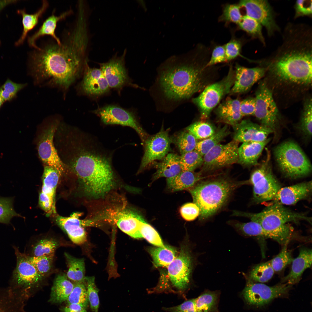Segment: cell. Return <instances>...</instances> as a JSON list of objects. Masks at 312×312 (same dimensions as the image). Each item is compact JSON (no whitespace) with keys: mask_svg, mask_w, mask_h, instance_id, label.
<instances>
[{"mask_svg":"<svg viewBox=\"0 0 312 312\" xmlns=\"http://www.w3.org/2000/svg\"><path fill=\"white\" fill-rule=\"evenodd\" d=\"M248 280L242 294L248 304L256 307L263 306L275 298L286 295L291 287L286 283L269 286Z\"/></svg>","mask_w":312,"mask_h":312,"instance_id":"5bb4252c","label":"cell"},{"mask_svg":"<svg viewBox=\"0 0 312 312\" xmlns=\"http://www.w3.org/2000/svg\"><path fill=\"white\" fill-rule=\"evenodd\" d=\"M74 286V284L66 275H58L54 281L49 301L53 303L60 304L66 301Z\"/></svg>","mask_w":312,"mask_h":312,"instance_id":"d6a6232c","label":"cell"},{"mask_svg":"<svg viewBox=\"0 0 312 312\" xmlns=\"http://www.w3.org/2000/svg\"><path fill=\"white\" fill-rule=\"evenodd\" d=\"M76 88L79 94L95 97L106 94L110 90L100 69L90 67L88 62L84 68L83 79Z\"/></svg>","mask_w":312,"mask_h":312,"instance_id":"ffe728a7","label":"cell"},{"mask_svg":"<svg viewBox=\"0 0 312 312\" xmlns=\"http://www.w3.org/2000/svg\"><path fill=\"white\" fill-rule=\"evenodd\" d=\"M311 191V181L281 187L273 201L283 205H293L307 198Z\"/></svg>","mask_w":312,"mask_h":312,"instance_id":"484cf974","label":"cell"},{"mask_svg":"<svg viewBox=\"0 0 312 312\" xmlns=\"http://www.w3.org/2000/svg\"><path fill=\"white\" fill-rule=\"evenodd\" d=\"M88 29L76 21L60 44L50 42L34 49L28 66L35 85L57 88L65 97L88 62Z\"/></svg>","mask_w":312,"mask_h":312,"instance_id":"6da1fadb","label":"cell"},{"mask_svg":"<svg viewBox=\"0 0 312 312\" xmlns=\"http://www.w3.org/2000/svg\"><path fill=\"white\" fill-rule=\"evenodd\" d=\"M228 223L239 233L242 235L269 238L276 240V238L274 235L255 222L251 221L247 222H242L237 220H231Z\"/></svg>","mask_w":312,"mask_h":312,"instance_id":"e575fe53","label":"cell"},{"mask_svg":"<svg viewBox=\"0 0 312 312\" xmlns=\"http://www.w3.org/2000/svg\"><path fill=\"white\" fill-rule=\"evenodd\" d=\"M235 69V80L230 92L233 94H242L249 90L263 76L267 70L263 67L248 68L237 64Z\"/></svg>","mask_w":312,"mask_h":312,"instance_id":"603a6c76","label":"cell"},{"mask_svg":"<svg viewBox=\"0 0 312 312\" xmlns=\"http://www.w3.org/2000/svg\"><path fill=\"white\" fill-rule=\"evenodd\" d=\"M273 76L280 82L296 85H311L312 58L263 61Z\"/></svg>","mask_w":312,"mask_h":312,"instance_id":"8992f818","label":"cell"},{"mask_svg":"<svg viewBox=\"0 0 312 312\" xmlns=\"http://www.w3.org/2000/svg\"><path fill=\"white\" fill-rule=\"evenodd\" d=\"M235 80V70L231 66L224 78L207 86L198 96L193 99L199 109L202 119L207 118L213 109L230 93Z\"/></svg>","mask_w":312,"mask_h":312,"instance_id":"ba28073f","label":"cell"},{"mask_svg":"<svg viewBox=\"0 0 312 312\" xmlns=\"http://www.w3.org/2000/svg\"><path fill=\"white\" fill-rule=\"evenodd\" d=\"M49 5V3L47 1L43 0L40 9L35 13L31 14L27 13L25 9L18 10V14L21 15L22 17L23 29L21 37L15 43L16 45H20L23 43L28 33L38 24L39 18L45 12Z\"/></svg>","mask_w":312,"mask_h":312,"instance_id":"836d02e7","label":"cell"},{"mask_svg":"<svg viewBox=\"0 0 312 312\" xmlns=\"http://www.w3.org/2000/svg\"><path fill=\"white\" fill-rule=\"evenodd\" d=\"M238 4L244 9L245 15L255 19L265 27L269 36L281 31L275 20L274 12L268 1L242 0Z\"/></svg>","mask_w":312,"mask_h":312,"instance_id":"9a60e30c","label":"cell"},{"mask_svg":"<svg viewBox=\"0 0 312 312\" xmlns=\"http://www.w3.org/2000/svg\"><path fill=\"white\" fill-rule=\"evenodd\" d=\"M312 250L307 248H302L300 250L298 256L294 259L290 272L283 277L282 282L291 285L299 282L304 271L311 266Z\"/></svg>","mask_w":312,"mask_h":312,"instance_id":"4316f807","label":"cell"},{"mask_svg":"<svg viewBox=\"0 0 312 312\" xmlns=\"http://www.w3.org/2000/svg\"><path fill=\"white\" fill-rule=\"evenodd\" d=\"M26 86V83H17L8 79L0 87V95L4 102L10 101Z\"/></svg>","mask_w":312,"mask_h":312,"instance_id":"db71d44e","label":"cell"},{"mask_svg":"<svg viewBox=\"0 0 312 312\" xmlns=\"http://www.w3.org/2000/svg\"><path fill=\"white\" fill-rule=\"evenodd\" d=\"M243 44L242 39L237 38L233 35L231 39L224 45L227 62L233 60L238 57H242L250 61H253L241 54Z\"/></svg>","mask_w":312,"mask_h":312,"instance_id":"11a10c76","label":"cell"},{"mask_svg":"<svg viewBox=\"0 0 312 312\" xmlns=\"http://www.w3.org/2000/svg\"><path fill=\"white\" fill-rule=\"evenodd\" d=\"M207 178L200 172L182 171L176 176L167 179L168 189L172 192L189 190L201 180Z\"/></svg>","mask_w":312,"mask_h":312,"instance_id":"4dcf8cb0","label":"cell"},{"mask_svg":"<svg viewBox=\"0 0 312 312\" xmlns=\"http://www.w3.org/2000/svg\"><path fill=\"white\" fill-rule=\"evenodd\" d=\"M14 248L16 265L13 273L14 281L18 285L25 287H31L39 283L43 278L38 273L28 256L20 252L17 248Z\"/></svg>","mask_w":312,"mask_h":312,"instance_id":"44dd1931","label":"cell"},{"mask_svg":"<svg viewBox=\"0 0 312 312\" xmlns=\"http://www.w3.org/2000/svg\"><path fill=\"white\" fill-rule=\"evenodd\" d=\"M4 102V101L0 95V108L2 107Z\"/></svg>","mask_w":312,"mask_h":312,"instance_id":"03108f58","label":"cell"},{"mask_svg":"<svg viewBox=\"0 0 312 312\" xmlns=\"http://www.w3.org/2000/svg\"><path fill=\"white\" fill-rule=\"evenodd\" d=\"M239 143L233 140L212 148L203 156L201 173L213 172L237 163Z\"/></svg>","mask_w":312,"mask_h":312,"instance_id":"7c38bea8","label":"cell"},{"mask_svg":"<svg viewBox=\"0 0 312 312\" xmlns=\"http://www.w3.org/2000/svg\"><path fill=\"white\" fill-rule=\"evenodd\" d=\"M64 255L68 267L66 275L67 278L74 283H85L86 277L84 259L76 258L66 252Z\"/></svg>","mask_w":312,"mask_h":312,"instance_id":"d590c367","label":"cell"},{"mask_svg":"<svg viewBox=\"0 0 312 312\" xmlns=\"http://www.w3.org/2000/svg\"><path fill=\"white\" fill-rule=\"evenodd\" d=\"M61 175L55 168L48 166L44 167L42 186L39 196V204L49 216L56 213L55 196L56 188Z\"/></svg>","mask_w":312,"mask_h":312,"instance_id":"d6986e66","label":"cell"},{"mask_svg":"<svg viewBox=\"0 0 312 312\" xmlns=\"http://www.w3.org/2000/svg\"><path fill=\"white\" fill-rule=\"evenodd\" d=\"M312 8L311 0L296 1L294 5V18H296L300 17L305 16L311 17Z\"/></svg>","mask_w":312,"mask_h":312,"instance_id":"680465c9","label":"cell"},{"mask_svg":"<svg viewBox=\"0 0 312 312\" xmlns=\"http://www.w3.org/2000/svg\"><path fill=\"white\" fill-rule=\"evenodd\" d=\"M86 282L88 300L91 310L98 312L100 304L98 295L99 290L97 288L94 276L86 277Z\"/></svg>","mask_w":312,"mask_h":312,"instance_id":"f5cc1de1","label":"cell"},{"mask_svg":"<svg viewBox=\"0 0 312 312\" xmlns=\"http://www.w3.org/2000/svg\"><path fill=\"white\" fill-rule=\"evenodd\" d=\"M237 25L239 29L245 31L252 37L258 39L263 46L265 45L262 33V26L256 20L245 15Z\"/></svg>","mask_w":312,"mask_h":312,"instance_id":"f35d334b","label":"cell"},{"mask_svg":"<svg viewBox=\"0 0 312 312\" xmlns=\"http://www.w3.org/2000/svg\"><path fill=\"white\" fill-rule=\"evenodd\" d=\"M241 9L238 3H227L224 5L223 7L222 14L218 18V21L224 22L226 24L234 23L237 25L243 16Z\"/></svg>","mask_w":312,"mask_h":312,"instance_id":"7bdbcfd3","label":"cell"},{"mask_svg":"<svg viewBox=\"0 0 312 312\" xmlns=\"http://www.w3.org/2000/svg\"><path fill=\"white\" fill-rule=\"evenodd\" d=\"M62 143V162L76 174L84 193L97 198L108 192L114 179L112 154L80 131L70 134Z\"/></svg>","mask_w":312,"mask_h":312,"instance_id":"3957f363","label":"cell"},{"mask_svg":"<svg viewBox=\"0 0 312 312\" xmlns=\"http://www.w3.org/2000/svg\"><path fill=\"white\" fill-rule=\"evenodd\" d=\"M28 256L38 273L43 278L49 274L52 268L54 255Z\"/></svg>","mask_w":312,"mask_h":312,"instance_id":"816d5d0a","label":"cell"},{"mask_svg":"<svg viewBox=\"0 0 312 312\" xmlns=\"http://www.w3.org/2000/svg\"><path fill=\"white\" fill-rule=\"evenodd\" d=\"M86 309L80 304H70L63 307L62 310V312H87Z\"/></svg>","mask_w":312,"mask_h":312,"instance_id":"be15d7a7","label":"cell"},{"mask_svg":"<svg viewBox=\"0 0 312 312\" xmlns=\"http://www.w3.org/2000/svg\"><path fill=\"white\" fill-rule=\"evenodd\" d=\"M288 244L284 245L280 252L270 261L274 272L281 271L287 266L291 263L294 259L291 252L287 249Z\"/></svg>","mask_w":312,"mask_h":312,"instance_id":"f907efd6","label":"cell"},{"mask_svg":"<svg viewBox=\"0 0 312 312\" xmlns=\"http://www.w3.org/2000/svg\"><path fill=\"white\" fill-rule=\"evenodd\" d=\"M163 309L166 311L169 312H197L195 299L186 300L177 306L164 307Z\"/></svg>","mask_w":312,"mask_h":312,"instance_id":"94428289","label":"cell"},{"mask_svg":"<svg viewBox=\"0 0 312 312\" xmlns=\"http://www.w3.org/2000/svg\"><path fill=\"white\" fill-rule=\"evenodd\" d=\"M148 252L151 256L154 266L167 267L177 256L176 250L171 246L150 248Z\"/></svg>","mask_w":312,"mask_h":312,"instance_id":"8d00e7d4","label":"cell"},{"mask_svg":"<svg viewBox=\"0 0 312 312\" xmlns=\"http://www.w3.org/2000/svg\"><path fill=\"white\" fill-rule=\"evenodd\" d=\"M192 259L189 252L182 248L178 256L167 267L170 281L178 291H184L189 285Z\"/></svg>","mask_w":312,"mask_h":312,"instance_id":"ac0fdd59","label":"cell"},{"mask_svg":"<svg viewBox=\"0 0 312 312\" xmlns=\"http://www.w3.org/2000/svg\"><path fill=\"white\" fill-rule=\"evenodd\" d=\"M162 161L156 165V170L153 174L152 180L162 177L167 179L174 177L182 171L180 162V156L173 153L168 154Z\"/></svg>","mask_w":312,"mask_h":312,"instance_id":"1f68e13d","label":"cell"},{"mask_svg":"<svg viewBox=\"0 0 312 312\" xmlns=\"http://www.w3.org/2000/svg\"><path fill=\"white\" fill-rule=\"evenodd\" d=\"M58 118L52 116L45 120L44 128L38 137L37 148L40 158L45 166L55 168L62 175L66 167L61 160L53 143L55 134L60 122Z\"/></svg>","mask_w":312,"mask_h":312,"instance_id":"30bf717a","label":"cell"},{"mask_svg":"<svg viewBox=\"0 0 312 312\" xmlns=\"http://www.w3.org/2000/svg\"><path fill=\"white\" fill-rule=\"evenodd\" d=\"M0 312H5V309L3 308H0Z\"/></svg>","mask_w":312,"mask_h":312,"instance_id":"003e7915","label":"cell"},{"mask_svg":"<svg viewBox=\"0 0 312 312\" xmlns=\"http://www.w3.org/2000/svg\"><path fill=\"white\" fill-rule=\"evenodd\" d=\"M66 301L68 304H79L87 309L89 302L85 283H74L73 290Z\"/></svg>","mask_w":312,"mask_h":312,"instance_id":"bcb514c9","label":"cell"},{"mask_svg":"<svg viewBox=\"0 0 312 312\" xmlns=\"http://www.w3.org/2000/svg\"><path fill=\"white\" fill-rule=\"evenodd\" d=\"M240 101L227 98L220 104L216 112L219 120L233 127L238 123L242 117L240 109Z\"/></svg>","mask_w":312,"mask_h":312,"instance_id":"f546056e","label":"cell"},{"mask_svg":"<svg viewBox=\"0 0 312 312\" xmlns=\"http://www.w3.org/2000/svg\"><path fill=\"white\" fill-rule=\"evenodd\" d=\"M209 51L198 44L186 53L171 56L160 66L152 90L164 108H173L208 86V62H203Z\"/></svg>","mask_w":312,"mask_h":312,"instance_id":"7a4b0ae2","label":"cell"},{"mask_svg":"<svg viewBox=\"0 0 312 312\" xmlns=\"http://www.w3.org/2000/svg\"><path fill=\"white\" fill-rule=\"evenodd\" d=\"M274 272L270 261H268L254 266L249 272L248 279L255 282H266L272 278Z\"/></svg>","mask_w":312,"mask_h":312,"instance_id":"ab89813d","label":"cell"},{"mask_svg":"<svg viewBox=\"0 0 312 312\" xmlns=\"http://www.w3.org/2000/svg\"><path fill=\"white\" fill-rule=\"evenodd\" d=\"M270 139L262 142L248 141L243 142L238 149L237 163L245 166L257 165L258 160Z\"/></svg>","mask_w":312,"mask_h":312,"instance_id":"83f0119b","label":"cell"},{"mask_svg":"<svg viewBox=\"0 0 312 312\" xmlns=\"http://www.w3.org/2000/svg\"><path fill=\"white\" fill-rule=\"evenodd\" d=\"M180 211L182 217L187 221L194 220L199 216L200 214L199 207L194 203L184 204L181 207Z\"/></svg>","mask_w":312,"mask_h":312,"instance_id":"91938a15","label":"cell"},{"mask_svg":"<svg viewBox=\"0 0 312 312\" xmlns=\"http://www.w3.org/2000/svg\"><path fill=\"white\" fill-rule=\"evenodd\" d=\"M72 12V10H70L59 16H57L55 15L54 12H53L51 15L44 21L39 29L28 37V42L29 45L34 49L38 47L36 43L37 39L41 37L47 35L51 36L58 44H60V40L55 34L57 23L59 21L66 18Z\"/></svg>","mask_w":312,"mask_h":312,"instance_id":"f1b7e54d","label":"cell"},{"mask_svg":"<svg viewBox=\"0 0 312 312\" xmlns=\"http://www.w3.org/2000/svg\"><path fill=\"white\" fill-rule=\"evenodd\" d=\"M172 141L168 131L162 129L148 136L143 143L144 153L138 173L141 172L154 161L163 159L168 154Z\"/></svg>","mask_w":312,"mask_h":312,"instance_id":"e0dca14e","label":"cell"},{"mask_svg":"<svg viewBox=\"0 0 312 312\" xmlns=\"http://www.w3.org/2000/svg\"><path fill=\"white\" fill-rule=\"evenodd\" d=\"M278 165L285 176L296 178L307 175L311 172V163L300 147L291 141L285 142L275 149Z\"/></svg>","mask_w":312,"mask_h":312,"instance_id":"52a82bcc","label":"cell"},{"mask_svg":"<svg viewBox=\"0 0 312 312\" xmlns=\"http://www.w3.org/2000/svg\"><path fill=\"white\" fill-rule=\"evenodd\" d=\"M300 129L305 135L311 136L312 127V101L311 98L304 102L300 122Z\"/></svg>","mask_w":312,"mask_h":312,"instance_id":"681fc988","label":"cell"},{"mask_svg":"<svg viewBox=\"0 0 312 312\" xmlns=\"http://www.w3.org/2000/svg\"><path fill=\"white\" fill-rule=\"evenodd\" d=\"M256 92L254 115L262 125L274 131L279 120V113L272 94L266 83L261 82Z\"/></svg>","mask_w":312,"mask_h":312,"instance_id":"4fadbf2b","label":"cell"},{"mask_svg":"<svg viewBox=\"0 0 312 312\" xmlns=\"http://www.w3.org/2000/svg\"><path fill=\"white\" fill-rule=\"evenodd\" d=\"M111 219L123 232L136 239L142 237L140 231V222L144 220L138 213L128 210H117L110 214Z\"/></svg>","mask_w":312,"mask_h":312,"instance_id":"d4e9b609","label":"cell"},{"mask_svg":"<svg viewBox=\"0 0 312 312\" xmlns=\"http://www.w3.org/2000/svg\"><path fill=\"white\" fill-rule=\"evenodd\" d=\"M197 312H213L217 301V295L215 292L207 291L195 299Z\"/></svg>","mask_w":312,"mask_h":312,"instance_id":"ee69618b","label":"cell"},{"mask_svg":"<svg viewBox=\"0 0 312 312\" xmlns=\"http://www.w3.org/2000/svg\"><path fill=\"white\" fill-rule=\"evenodd\" d=\"M16 1L14 0H1L0 1V12L4 7L13 3Z\"/></svg>","mask_w":312,"mask_h":312,"instance_id":"e7e4bbea","label":"cell"},{"mask_svg":"<svg viewBox=\"0 0 312 312\" xmlns=\"http://www.w3.org/2000/svg\"><path fill=\"white\" fill-rule=\"evenodd\" d=\"M140 231L142 238H144L150 243L158 247H165L157 231L144 220L140 223Z\"/></svg>","mask_w":312,"mask_h":312,"instance_id":"9f6ffc18","label":"cell"},{"mask_svg":"<svg viewBox=\"0 0 312 312\" xmlns=\"http://www.w3.org/2000/svg\"><path fill=\"white\" fill-rule=\"evenodd\" d=\"M197 139L186 130L179 133L177 136L175 142L181 154L195 149Z\"/></svg>","mask_w":312,"mask_h":312,"instance_id":"c3c4849f","label":"cell"},{"mask_svg":"<svg viewBox=\"0 0 312 312\" xmlns=\"http://www.w3.org/2000/svg\"><path fill=\"white\" fill-rule=\"evenodd\" d=\"M106 125H120L131 127L140 137L143 144L148 137L138 122L134 113L116 104H108L92 111Z\"/></svg>","mask_w":312,"mask_h":312,"instance_id":"8fae6325","label":"cell"},{"mask_svg":"<svg viewBox=\"0 0 312 312\" xmlns=\"http://www.w3.org/2000/svg\"><path fill=\"white\" fill-rule=\"evenodd\" d=\"M233 127V140L239 142L263 141L273 132L269 128L248 120L240 121Z\"/></svg>","mask_w":312,"mask_h":312,"instance_id":"cb8c5ba5","label":"cell"},{"mask_svg":"<svg viewBox=\"0 0 312 312\" xmlns=\"http://www.w3.org/2000/svg\"><path fill=\"white\" fill-rule=\"evenodd\" d=\"M14 200L12 197H0V223L9 224L13 217H22L14 209Z\"/></svg>","mask_w":312,"mask_h":312,"instance_id":"7dc6e473","label":"cell"},{"mask_svg":"<svg viewBox=\"0 0 312 312\" xmlns=\"http://www.w3.org/2000/svg\"><path fill=\"white\" fill-rule=\"evenodd\" d=\"M186 130L196 139L201 140L210 137L216 131L212 125L203 121H198L192 123L186 128Z\"/></svg>","mask_w":312,"mask_h":312,"instance_id":"f6af8a7d","label":"cell"},{"mask_svg":"<svg viewBox=\"0 0 312 312\" xmlns=\"http://www.w3.org/2000/svg\"><path fill=\"white\" fill-rule=\"evenodd\" d=\"M255 108V97H248L240 102V109L242 117L246 116L254 115Z\"/></svg>","mask_w":312,"mask_h":312,"instance_id":"6125c7cd","label":"cell"},{"mask_svg":"<svg viewBox=\"0 0 312 312\" xmlns=\"http://www.w3.org/2000/svg\"><path fill=\"white\" fill-rule=\"evenodd\" d=\"M126 52L125 49L120 56L115 55L107 62L99 64L100 69L110 88L120 90L127 86L138 87L132 83L126 68Z\"/></svg>","mask_w":312,"mask_h":312,"instance_id":"2e32d148","label":"cell"},{"mask_svg":"<svg viewBox=\"0 0 312 312\" xmlns=\"http://www.w3.org/2000/svg\"><path fill=\"white\" fill-rule=\"evenodd\" d=\"M206 178L188 190L193 203L199 209L201 221L215 215L226 205L236 189L248 184V181H236L225 176Z\"/></svg>","mask_w":312,"mask_h":312,"instance_id":"277c9868","label":"cell"},{"mask_svg":"<svg viewBox=\"0 0 312 312\" xmlns=\"http://www.w3.org/2000/svg\"><path fill=\"white\" fill-rule=\"evenodd\" d=\"M59 245L58 242L54 238H43L38 241L33 246V256L40 257L54 255L55 251Z\"/></svg>","mask_w":312,"mask_h":312,"instance_id":"60d3db41","label":"cell"},{"mask_svg":"<svg viewBox=\"0 0 312 312\" xmlns=\"http://www.w3.org/2000/svg\"><path fill=\"white\" fill-rule=\"evenodd\" d=\"M227 62L224 45H218L213 49L210 58L206 65V67L216 64Z\"/></svg>","mask_w":312,"mask_h":312,"instance_id":"6f0895ef","label":"cell"},{"mask_svg":"<svg viewBox=\"0 0 312 312\" xmlns=\"http://www.w3.org/2000/svg\"><path fill=\"white\" fill-rule=\"evenodd\" d=\"M81 213L74 212L69 217L59 215L56 216V224L67 234L74 244L81 245L87 240V235L84 227L92 225L91 221L81 220Z\"/></svg>","mask_w":312,"mask_h":312,"instance_id":"7402d4cb","label":"cell"},{"mask_svg":"<svg viewBox=\"0 0 312 312\" xmlns=\"http://www.w3.org/2000/svg\"><path fill=\"white\" fill-rule=\"evenodd\" d=\"M203 157L195 150L181 154L180 162L182 171H194L202 166Z\"/></svg>","mask_w":312,"mask_h":312,"instance_id":"b9f144b4","label":"cell"},{"mask_svg":"<svg viewBox=\"0 0 312 312\" xmlns=\"http://www.w3.org/2000/svg\"><path fill=\"white\" fill-rule=\"evenodd\" d=\"M269 159L253 172L248 180L253 186V200L257 203L273 200L281 187L273 173Z\"/></svg>","mask_w":312,"mask_h":312,"instance_id":"9c48e42d","label":"cell"},{"mask_svg":"<svg viewBox=\"0 0 312 312\" xmlns=\"http://www.w3.org/2000/svg\"><path fill=\"white\" fill-rule=\"evenodd\" d=\"M232 215L247 217L258 223L275 237L276 241L283 245L289 243L293 232V227L287 224L288 222L301 220L311 222V219L304 214L293 211L277 203H273L259 213L233 211Z\"/></svg>","mask_w":312,"mask_h":312,"instance_id":"5b68a950","label":"cell"},{"mask_svg":"<svg viewBox=\"0 0 312 312\" xmlns=\"http://www.w3.org/2000/svg\"><path fill=\"white\" fill-rule=\"evenodd\" d=\"M229 133L228 126L226 125L210 137L197 142L195 150L203 157L212 148L220 144Z\"/></svg>","mask_w":312,"mask_h":312,"instance_id":"74e56055","label":"cell"}]
</instances>
